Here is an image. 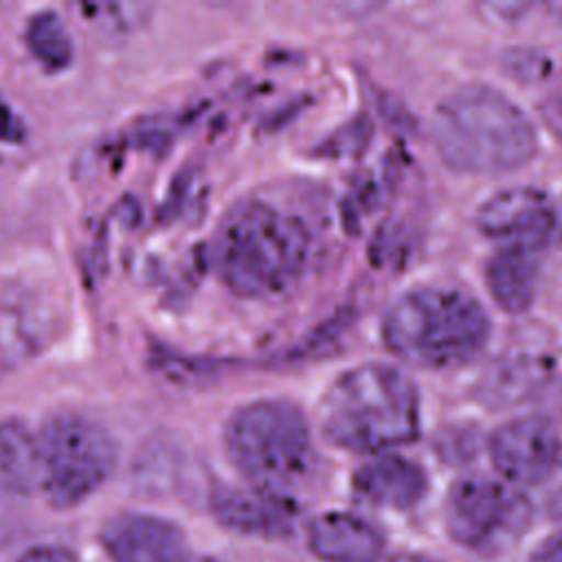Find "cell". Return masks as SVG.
<instances>
[{
  "instance_id": "obj_8",
  "label": "cell",
  "mask_w": 562,
  "mask_h": 562,
  "mask_svg": "<svg viewBox=\"0 0 562 562\" xmlns=\"http://www.w3.org/2000/svg\"><path fill=\"white\" fill-rule=\"evenodd\" d=\"M61 307L33 281H0V378L42 353L57 336Z\"/></svg>"
},
{
  "instance_id": "obj_19",
  "label": "cell",
  "mask_w": 562,
  "mask_h": 562,
  "mask_svg": "<svg viewBox=\"0 0 562 562\" xmlns=\"http://www.w3.org/2000/svg\"><path fill=\"white\" fill-rule=\"evenodd\" d=\"M527 562H562V529L544 538L529 555Z\"/></svg>"
},
{
  "instance_id": "obj_18",
  "label": "cell",
  "mask_w": 562,
  "mask_h": 562,
  "mask_svg": "<svg viewBox=\"0 0 562 562\" xmlns=\"http://www.w3.org/2000/svg\"><path fill=\"white\" fill-rule=\"evenodd\" d=\"M20 562H79V558L64 549V547H53V544H46V547H35V549H29Z\"/></svg>"
},
{
  "instance_id": "obj_12",
  "label": "cell",
  "mask_w": 562,
  "mask_h": 562,
  "mask_svg": "<svg viewBox=\"0 0 562 562\" xmlns=\"http://www.w3.org/2000/svg\"><path fill=\"white\" fill-rule=\"evenodd\" d=\"M211 509L226 529L270 540L290 536L299 520V507L285 492L259 485L220 487L211 496Z\"/></svg>"
},
{
  "instance_id": "obj_24",
  "label": "cell",
  "mask_w": 562,
  "mask_h": 562,
  "mask_svg": "<svg viewBox=\"0 0 562 562\" xmlns=\"http://www.w3.org/2000/svg\"><path fill=\"white\" fill-rule=\"evenodd\" d=\"M187 562H217V560H213V558H189Z\"/></svg>"
},
{
  "instance_id": "obj_10",
  "label": "cell",
  "mask_w": 562,
  "mask_h": 562,
  "mask_svg": "<svg viewBox=\"0 0 562 562\" xmlns=\"http://www.w3.org/2000/svg\"><path fill=\"white\" fill-rule=\"evenodd\" d=\"M476 228L498 246L540 252L553 241L558 211L551 198L533 187H509L490 195L474 215Z\"/></svg>"
},
{
  "instance_id": "obj_4",
  "label": "cell",
  "mask_w": 562,
  "mask_h": 562,
  "mask_svg": "<svg viewBox=\"0 0 562 562\" xmlns=\"http://www.w3.org/2000/svg\"><path fill=\"white\" fill-rule=\"evenodd\" d=\"M490 338L483 305L454 288L426 285L400 294L382 318V340L400 360L452 369L472 360Z\"/></svg>"
},
{
  "instance_id": "obj_2",
  "label": "cell",
  "mask_w": 562,
  "mask_h": 562,
  "mask_svg": "<svg viewBox=\"0 0 562 562\" xmlns=\"http://www.w3.org/2000/svg\"><path fill=\"white\" fill-rule=\"evenodd\" d=\"M323 437L349 452L384 454L419 435L415 382L395 364L364 362L340 373L318 404Z\"/></svg>"
},
{
  "instance_id": "obj_20",
  "label": "cell",
  "mask_w": 562,
  "mask_h": 562,
  "mask_svg": "<svg viewBox=\"0 0 562 562\" xmlns=\"http://www.w3.org/2000/svg\"><path fill=\"white\" fill-rule=\"evenodd\" d=\"M22 136H24V130H22L20 121L13 116V112L7 108V103L0 101V138L7 140V143L9 140L15 143Z\"/></svg>"
},
{
  "instance_id": "obj_13",
  "label": "cell",
  "mask_w": 562,
  "mask_h": 562,
  "mask_svg": "<svg viewBox=\"0 0 562 562\" xmlns=\"http://www.w3.org/2000/svg\"><path fill=\"white\" fill-rule=\"evenodd\" d=\"M307 547L323 562H378L384 558L382 531L349 512H325L312 518Z\"/></svg>"
},
{
  "instance_id": "obj_16",
  "label": "cell",
  "mask_w": 562,
  "mask_h": 562,
  "mask_svg": "<svg viewBox=\"0 0 562 562\" xmlns=\"http://www.w3.org/2000/svg\"><path fill=\"white\" fill-rule=\"evenodd\" d=\"M42 487L37 435L22 419L0 422V490L26 496Z\"/></svg>"
},
{
  "instance_id": "obj_14",
  "label": "cell",
  "mask_w": 562,
  "mask_h": 562,
  "mask_svg": "<svg viewBox=\"0 0 562 562\" xmlns=\"http://www.w3.org/2000/svg\"><path fill=\"white\" fill-rule=\"evenodd\" d=\"M353 492L369 505L402 512L426 496L428 476L422 465L406 457L380 454L356 470Z\"/></svg>"
},
{
  "instance_id": "obj_22",
  "label": "cell",
  "mask_w": 562,
  "mask_h": 562,
  "mask_svg": "<svg viewBox=\"0 0 562 562\" xmlns=\"http://www.w3.org/2000/svg\"><path fill=\"white\" fill-rule=\"evenodd\" d=\"M378 562H430V560H426V558H419V555H391V558H382V560H378Z\"/></svg>"
},
{
  "instance_id": "obj_7",
  "label": "cell",
  "mask_w": 562,
  "mask_h": 562,
  "mask_svg": "<svg viewBox=\"0 0 562 562\" xmlns=\"http://www.w3.org/2000/svg\"><path fill=\"white\" fill-rule=\"evenodd\" d=\"M531 518V501L520 487L483 474L457 479L443 503L448 538L468 553L487 560L514 549Z\"/></svg>"
},
{
  "instance_id": "obj_21",
  "label": "cell",
  "mask_w": 562,
  "mask_h": 562,
  "mask_svg": "<svg viewBox=\"0 0 562 562\" xmlns=\"http://www.w3.org/2000/svg\"><path fill=\"white\" fill-rule=\"evenodd\" d=\"M560 470H562V468H560ZM547 512H549L553 518L562 520V479H560V483L551 490V494H549V498H547Z\"/></svg>"
},
{
  "instance_id": "obj_23",
  "label": "cell",
  "mask_w": 562,
  "mask_h": 562,
  "mask_svg": "<svg viewBox=\"0 0 562 562\" xmlns=\"http://www.w3.org/2000/svg\"><path fill=\"white\" fill-rule=\"evenodd\" d=\"M553 103H555V110H558V112H560V116H562V83H560V90H558V94H555Z\"/></svg>"
},
{
  "instance_id": "obj_15",
  "label": "cell",
  "mask_w": 562,
  "mask_h": 562,
  "mask_svg": "<svg viewBox=\"0 0 562 562\" xmlns=\"http://www.w3.org/2000/svg\"><path fill=\"white\" fill-rule=\"evenodd\" d=\"M540 252L498 246L485 263V285L496 305L509 314H522L531 307L538 274Z\"/></svg>"
},
{
  "instance_id": "obj_1",
  "label": "cell",
  "mask_w": 562,
  "mask_h": 562,
  "mask_svg": "<svg viewBox=\"0 0 562 562\" xmlns=\"http://www.w3.org/2000/svg\"><path fill=\"white\" fill-rule=\"evenodd\" d=\"M310 252L307 226L290 211L255 198L233 204L211 241L220 281L246 299L285 292L305 272Z\"/></svg>"
},
{
  "instance_id": "obj_6",
  "label": "cell",
  "mask_w": 562,
  "mask_h": 562,
  "mask_svg": "<svg viewBox=\"0 0 562 562\" xmlns=\"http://www.w3.org/2000/svg\"><path fill=\"white\" fill-rule=\"evenodd\" d=\"M42 459V492L57 509H70L90 498L112 474L116 446L112 435L77 411L50 415L37 435Z\"/></svg>"
},
{
  "instance_id": "obj_9",
  "label": "cell",
  "mask_w": 562,
  "mask_h": 562,
  "mask_svg": "<svg viewBox=\"0 0 562 562\" xmlns=\"http://www.w3.org/2000/svg\"><path fill=\"white\" fill-rule=\"evenodd\" d=\"M503 481L527 487L553 479L562 468V435L542 417H518L498 426L487 443Z\"/></svg>"
},
{
  "instance_id": "obj_11",
  "label": "cell",
  "mask_w": 562,
  "mask_h": 562,
  "mask_svg": "<svg viewBox=\"0 0 562 562\" xmlns=\"http://www.w3.org/2000/svg\"><path fill=\"white\" fill-rule=\"evenodd\" d=\"M101 544L112 562H187V538L167 518L123 512L101 529Z\"/></svg>"
},
{
  "instance_id": "obj_17",
  "label": "cell",
  "mask_w": 562,
  "mask_h": 562,
  "mask_svg": "<svg viewBox=\"0 0 562 562\" xmlns=\"http://www.w3.org/2000/svg\"><path fill=\"white\" fill-rule=\"evenodd\" d=\"M24 40L31 55L40 61L42 68L50 72L64 70L72 61L75 50L70 33L61 18L53 11H40L31 15Z\"/></svg>"
},
{
  "instance_id": "obj_3",
  "label": "cell",
  "mask_w": 562,
  "mask_h": 562,
  "mask_svg": "<svg viewBox=\"0 0 562 562\" xmlns=\"http://www.w3.org/2000/svg\"><path fill=\"white\" fill-rule=\"evenodd\" d=\"M432 140L441 160L461 173L509 171L538 151V132L527 112L487 83L461 86L437 103Z\"/></svg>"
},
{
  "instance_id": "obj_5",
  "label": "cell",
  "mask_w": 562,
  "mask_h": 562,
  "mask_svg": "<svg viewBox=\"0 0 562 562\" xmlns=\"http://www.w3.org/2000/svg\"><path fill=\"white\" fill-rule=\"evenodd\" d=\"M224 443L233 465L250 485L283 492L312 463V432L305 415L285 400H255L239 406L226 428Z\"/></svg>"
}]
</instances>
